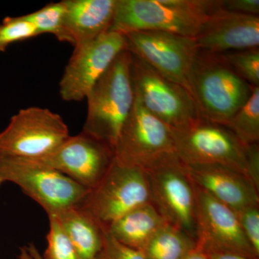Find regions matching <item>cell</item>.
Returning a JSON list of instances; mask_svg holds the SVG:
<instances>
[{"label": "cell", "mask_w": 259, "mask_h": 259, "mask_svg": "<svg viewBox=\"0 0 259 259\" xmlns=\"http://www.w3.org/2000/svg\"><path fill=\"white\" fill-rule=\"evenodd\" d=\"M247 176L259 189V148L258 144L248 146V167Z\"/></svg>", "instance_id": "obj_29"}, {"label": "cell", "mask_w": 259, "mask_h": 259, "mask_svg": "<svg viewBox=\"0 0 259 259\" xmlns=\"http://www.w3.org/2000/svg\"><path fill=\"white\" fill-rule=\"evenodd\" d=\"M18 185L49 214L79 205L90 190L37 159L0 157V187Z\"/></svg>", "instance_id": "obj_4"}, {"label": "cell", "mask_w": 259, "mask_h": 259, "mask_svg": "<svg viewBox=\"0 0 259 259\" xmlns=\"http://www.w3.org/2000/svg\"><path fill=\"white\" fill-rule=\"evenodd\" d=\"M214 8L209 0H116L109 32L162 31L194 38Z\"/></svg>", "instance_id": "obj_2"}, {"label": "cell", "mask_w": 259, "mask_h": 259, "mask_svg": "<svg viewBox=\"0 0 259 259\" xmlns=\"http://www.w3.org/2000/svg\"><path fill=\"white\" fill-rule=\"evenodd\" d=\"M208 259H253L231 252L204 251Z\"/></svg>", "instance_id": "obj_31"}, {"label": "cell", "mask_w": 259, "mask_h": 259, "mask_svg": "<svg viewBox=\"0 0 259 259\" xmlns=\"http://www.w3.org/2000/svg\"><path fill=\"white\" fill-rule=\"evenodd\" d=\"M194 39L197 49L212 54L258 49V15L231 13L220 7L204 20Z\"/></svg>", "instance_id": "obj_15"}, {"label": "cell", "mask_w": 259, "mask_h": 259, "mask_svg": "<svg viewBox=\"0 0 259 259\" xmlns=\"http://www.w3.org/2000/svg\"><path fill=\"white\" fill-rule=\"evenodd\" d=\"M131 60V53L127 49L122 51L85 99L88 101V112L81 132L112 150L134 106Z\"/></svg>", "instance_id": "obj_3"}, {"label": "cell", "mask_w": 259, "mask_h": 259, "mask_svg": "<svg viewBox=\"0 0 259 259\" xmlns=\"http://www.w3.org/2000/svg\"><path fill=\"white\" fill-rule=\"evenodd\" d=\"M113 159L111 148L81 132L70 136L55 151L37 160L91 190L105 175Z\"/></svg>", "instance_id": "obj_14"}, {"label": "cell", "mask_w": 259, "mask_h": 259, "mask_svg": "<svg viewBox=\"0 0 259 259\" xmlns=\"http://www.w3.org/2000/svg\"><path fill=\"white\" fill-rule=\"evenodd\" d=\"M224 126L244 146L258 144L259 87L252 88L249 99Z\"/></svg>", "instance_id": "obj_21"}, {"label": "cell", "mask_w": 259, "mask_h": 259, "mask_svg": "<svg viewBox=\"0 0 259 259\" xmlns=\"http://www.w3.org/2000/svg\"><path fill=\"white\" fill-rule=\"evenodd\" d=\"M167 223L151 203L126 213L105 228L116 241L142 251L153 235Z\"/></svg>", "instance_id": "obj_18"}, {"label": "cell", "mask_w": 259, "mask_h": 259, "mask_svg": "<svg viewBox=\"0 0 259 259\" xmlns=\"http://www.w3.org/2000/svg\"><path fill=\"white\" fill-rule=\"evenodd\" d=\"M64 1L46 5L37 11L23 15L22 18L31 23L40 34L54 35L58 40L68 42V37L64 28L65 15Z\"/></svg>", "instance_id": "obj_22"}, {"label": "cell", "mask_w": 259, "mask_h": 259, "mask_svg": "<svg viewBox=\"0 0 259 259\" xmlns=\"http://www.w3.org/2000/svg\"><path fill=\"white\" fill-rule=\"evenodd\" d=\"M195 192L197 246L203 251L231 252L259 259L243 234L236 212L196 185Z\"/></svg>", "instance_id": "obj_13"}, {"label": "cell", "mask_w": 259, "mask_h": 259, "mask_svg": "<svg viewBox=\"0 0 259 259\" xmlns=\"http://www.w3.org/2000/svg\"><path fill=\"white\" fill-rule=\"evenodd\" d=\"M184 259H208V258L204 253L203 250H201L197 246Z\"/></svg>", "instance_id": "obj_32"}, {"label": "cell", "mask_w": 259, "mask_h": 259, "mask_svg": "<svg viewBox=\"0 0 259 259\" xmlns=\"http://www.w3.org/2000/svg\"><path fill=\"white\" fill-rule=\"evenodd\" d=\"M64 28L68 42L79 47L107 33L111 26L116 0H64Z\"/></svg>", "instance_id": "obj_17"}, {"label": "cell", "mask_w": 259, "mask_h": 259, "mask_svg": "<svg viewBox=\"0 0 259 259\" xmlns=\"http://www.w3.org/2000/svg\"><path fill=\"white\" fill-rule=\"evenodd\" d=\"M237 74L252 88L259 87V50L258 49L231 51L222 54Z\"/></svg>", "instance_id": "obj_24"}, {"label": "cell", "mask_w": 259, "mask_h": 259, "mask_svg": "<svg viewBox=\"0 0 259 259\" xmlns=\"http://www.w3.org/2000/svg\"><path fill=\"white\" fill-rule=\"evenodd\" d=\"M248 243L259 258V206H250L236 212Z\"/></svg>", "instance_id": "obj_26"}, {"label": "cell", "mask_w": 259, "mask_h": 259, "mask_svg": "<svg viewBox=\"0 0 259 259\" xmlns=\"http://www.w3.org/2000/svg\"><path fill=\"white\" fill-rule=\"evenodd\" d=\"M49 220V231L47 235V248L44 259H79L59 220L54 214L48 215Z\"/></svg>", "instance_id": "obj_23"}, {"label": "cell", "mask_w": 259, "mask_h": 259, "mask_svg": "<svg viewBox=\"0 0 259 259\" xmlns=\"http://www.w3.org/2000/svg\"><path fill=\"white\" fill-rule=\"evenodd\" d=\"M19 259H44V256L40 254L37 247L32 243L28 245H23L20 248V253L18 255Z\"/></svg>", "instance_id": "obj_30"}, {"label": "cell", "mask_w": 259, "mask_h": 259, "mask_svg": "<svg viewBox=\"0 0 259 259\" xmlns=\"http://www.w3.org/2000/svg\"><path fill=\"white\" fill-rule=\"evenodd\" d=\"M170 131L175 153L187 166L223 165L247 176L248 146L241 144L226 126L200 119L185 128Z\"/></svg>", "instance_id": "obj_8"}, {"label": "cell", "mask_w": 259, "mask_h": 259, "mask_svg": "<svg viewBox=\"0 0 259 259\" xmlns=\"http://www.w3.org/2000/svg\"><path fill=\"white\" fill-rule=\"evenodd\" d=\"M151 203L165 221L195 238V185L177 154L146 170Z\"/></svg>", "instance_id": "obj_9"}, {"label": "cell", "mask_w": 259, "mask_h": 259, "mask_svg": "<svg viewBox=\"0 0 259 259\" xmlns=\"http://www.w3.org/2000/svg\"><path fill=\"white\" fill-rule=\"evenodd\" d=\"M125 35L108 32L96 40L74 47L59 81V94L65 102H81L122 51Z\"/></svg>", "instance_id": "obj_12"}, {"label": "cell", "mask_w": 259, "mask_h": 259, "mask_svg": "<svg viewBox=\"0 0 259 259\" xmlns=\"http://www.w3.org/2000/svg\"><path fill=\"white\" fill-rule=\"evenodd\" d=\"M188 81L200 118L222 125L249 99L253 88L222 54L199 49L191 65Z\"/></svg>", "instance_id": "obj_1"}, {"label": "cell", "mask_w": 259, "mask_h": 259, "mask_svg": "<svg viewBox=\"0 0 259 259\" xmlns=\"http://www.w3.org/2000/svg\"><path fill=\"white\" fill-rule=\"evenodd\" d=\"M186 167L194 185L235 212L259 205V189L242 172L219 164Z\"/></svg>", "instance_id": "obj_16"}, {"label": "cell", "mask_w": 259, "mask_h": 259, "mask_svg": "<svg viewBox=\"0 0 259 259\" xmlns=\"http://www.w3.org/2000/svg\"><path fill=\"white\" fill-rule=\"evenodd\" d=\"M113 152L116 161L144 170L176 154L169 127L136 97Z\"/></svg>", "instance_id": "obj_10"}, {"label": "cell", "mask_w": 259, "mask_h": 259, "mask_svg": "<svg viewBox=\"0 0 259 259\" xmlns=\"http://www.w3.org/2000/svg\"><path fill=\"white\" fill-rule=\"evenodd\" d=\"M79 259H97L103 247L104 228L79 205L54 214Z\"/></svg>", "instance_id": "obj_19"}, {"label": "cell", "mask_w": 259, "mask_h": 259, "mask_svg": "<svg viewBox=\"0 0 259 259\" xmlns=\"http://www.w3.org/2000/svg\"><path fill=\"white\" fill-rule=\"evenodd\" d=\"M35 27L22 16L7 17L0 23V53L5 52L10 45L39 36Z\"/></svg>", "instance_id": "obj_25"}, {"label": "cell", "mask_w": 259, "mask_h": 259, "mask_svg": "<svg viewBox=\"0 0 259 259\" xmlns=\"http://www.w3.org/2000/svg\"><path fill=\"white\" fill-rule=\"evenodd\" d=\"M127 50L190 92L189 73L198 49L193 37L162 31L125 34ZM191 94V93H190Z\"/></svg>", "instance_id": "obj_11"}, {"label": "cell", "mask_w": 259, "mask_h": 259, "mask_svg": "<svg viewBox=\"0 0 259 259\" xmlns=\"http://www.w3.org/2000/svg\"><path fill=\"white\" fill-rule=\"evenodd\" d=\"M131 75L135 97L145 108L171 129H183L200 120L190 92L166 79L133 55Z\"/></svg>", "instance_id": "obj_6"}, {"label": "cell", "mask_w": 259, "mask_h": 259, "mask_svg": "<svg viewBox=\"0 0 259 259\" xmlns=\"http://www.w3.org/2000/svg\"><path fill=\"white\" fill-rule=\"evenodd\" d=\"M97 259H148L141 250L116 241L104 228L103 247Z\"/></svg>", "instance_id": "obj_27"}, {"label": "cell", "mask_w": 259, "mask_h": 259, "mask_svg": "<svg viewBox=\"0 0 259 259\" xmlns=\"http://www.w3.org/2000/svg\"><path fill=\"white\" fill-rule=\"evenodd\" d=\"M196 247L194 238L167 223L153 235L141 252L148 259H184Z\"/></svg>", "instance_id": "obj_20"}, {"label": "cell", "mask_w": 259, "mask_h": 259, "mask_svg": "<svg viewBox=\"0 0 259 259\" xmlns=\"http://www.w3.org/2000/svg\"><path fill=\"white\" fill-rule=\"evenodd\" d=\"M221 7L231 13L256 16L259 14L258 0H226L221 1Z\"/></svg>", "instance_id": "obj_28"}, {"label": "cell", "mask_w": 259, "mask_h": 259, "mask_svg": "<svg viewBox=\"0 0 259 259\" xmlns=\"http://www.w3.org/2000/svg\"><path fill=\"white\" fill-rule=\"evenodd\" d=\"M69 136L59 114L38 107L22 109L0 133V157L38 159L55 151Z\"/></svg>", "instance_id": "obj_7"}, {"label": "cell", "mask_w": 259, "mask_h": 259, "mask_svg": "<svg viewBox=\"0 0 259 259\" xmlns=\"http://www.w3.org/2000/svg\"><path fill=\"white\" fill-rule=\"evenodd\" d=\"M151 203L146 170L116 161L79 204L104 228L133 209Z\"/></svg>", "instance_id": "obj_5"}]
</instances>
